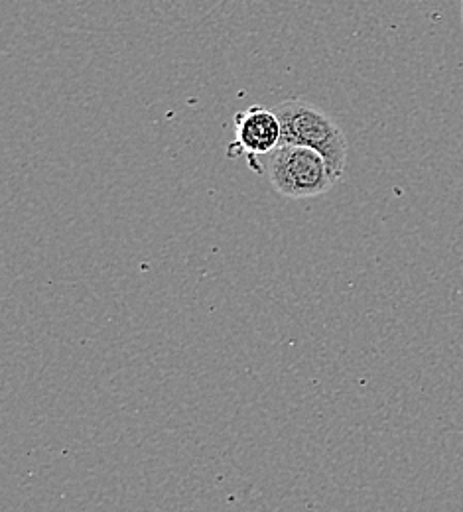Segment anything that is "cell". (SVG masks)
I'll return each instance as SVG.
<instances>
[{
    "label": "cell",
    "instance_id": "cell-1",
    "mask_svg": "<svg viewBox=\"0 0 463 512\" xmlns=\"http://www.w3.org/2000/svg\"><path fill=\"white\" fill-rule=\"evenodd\" d=\"M274 113L282 125V146L290 144L316 150L339 176H343L347 164V140L330 115L300 99L280 103Z\"/></svg>",
    "mask_w": 463,
    "mask_h": 512
},
{
    "label": "cell",
    "instance_id": "cell-2",
    "mask_svg": "<svg viewBox=\"0 0 463 512\" xmlns=\"http://www.w3.org/2000/svg\"><path fill=\"white\" fill-rule=\"evenodd\" d=\"M268 180L284 197L304 199L330 192L341 180L328 160L304 146H280L268 164Z\"/></svg>",
    "mask_w": 463,
    "mask_h": 512
},
{
    "label": "cell",
    "instance_id": "cell-3",
    "mask_svg": "<svg viewBox=\"0 0 463 512\" xmlns=\"http://www.w3.org/2000/svg\"><path fill=\"white\" fill-rule=\"evenodd\" d=\"M280 146L282 125L274 111L255 105L235 115V142L229 146V150L237 148V154H245L251 168L261 172L257 156L276 152Z\"/></svg>",
    "mask_w": 463,
    "mask_h": 512
}]
</instances>
